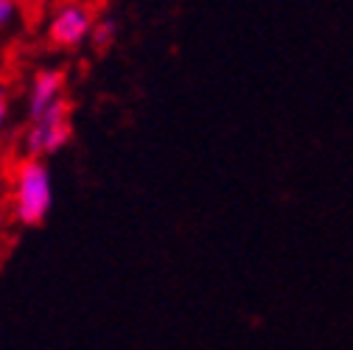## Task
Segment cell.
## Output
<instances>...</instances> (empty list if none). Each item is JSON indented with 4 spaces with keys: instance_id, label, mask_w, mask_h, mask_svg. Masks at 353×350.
Masks as SVG:
<instances>
[{
    "instance_id": "obj_7",
    "label": "cell",
    "mask_w": 353,
    "mask_h": 350,
    "mask_svg": "<svg viewBox=\"0 0 353 350\" xmlns=\"http://www.w3.org/2000/svg\"><path fill=\"white\" fill-rule=\"evenodd\" d=\"M6 123H9V93L0 87V135H3Z\"/></svg>"
},
{
    "instance_id": "obj_6",
    "label": "cell",
    "mask_w": 353,
    "mask_h": 350,
    "mask_svg": "<svg viewBox=\"0 0 353 350\" xmlns=\"http://www.w3.org/2000/svg\"><path fill=\"white\" fill-rule=\"evenodd\" d=\"M20 17V0H0V28H9Z\"/></svg>"
},
{
    "instance_id": "obj_4",
    "label": "cell",
    "mask_w": 353,
    "mask_h": 350,
    "mask_svg": "<svg viewBox=\"0 0 353 350\" xmlns=\"http://www.w3.org/2000/svg\"><path fill=\"white\" fill-rule=\"evenodd\" d=\"M65 90V76L59 70H39L28 87V121L46 115L51 107H57Z\"/></svg>"
},
{
    "instance_id": "obj_1",
    "label": "cell",
    "mask_w": 353,
    "mask_h": 350,
    "mask_svg": "<svg viewBox=\"0 0 353 350\" xmlns=\"http://www.w3.org/2000/svg\"><path fill=\"white\" fill-rule=\"evenodd\" d=\"M54 207V177L46 160L28 157L14 177V216L17 222L34 227L48 218Z\"/></svg>"
},
{
    "instance_id": "obj_5",
    "label": "cell",
    "mask_w": 353,
    "mask_h": 350,
    "mask_svg": "<svg viewBox=\"0 0 353 350\" xmlns=\"http://www.w3.org/2000/svg\"><path fill=\"white\" fill-rule=\"evenodd\" d=\"M112 37H115V23H112L110 17L99 20V23L93 25V34H90V39H93V45H96V48H107L110 42H112Z\"/></svg>"
},
{
    "instance_id": "obj_3",
    "label": "cell",
    "mask_w": 353,
    "mask_h": 350,
    "mask_svg": "<svg viewBox=\"0 0 353 350\" xmlns=\"http://www.w3.org/2000/svg\"><path fill=\"white\" fill-rule=\"evenodd\" d=\"M93 12L90 6L79 3V0H70V3H62L51 23H48V39L59 48H79L84 39H90L93 34Z\"/></svg>"
},
{
    "instance_id": "obj_2",
    "label": "cell",
    "mask_w": 353,
    "mask_h": 350,
    "mask_svg": "<svg viewBox=\"0 0 353 350\" xmlns=\"http://www.w3.org/2000/svg\"><path fill=\"white\" fill-rule=\"evenodd\" d=\"M70 141V115L68 104L59 101L46 115H39L28 123L26 132V154L34 160H46L48 154H57Z\"/></svg>"
}]
</instances>
